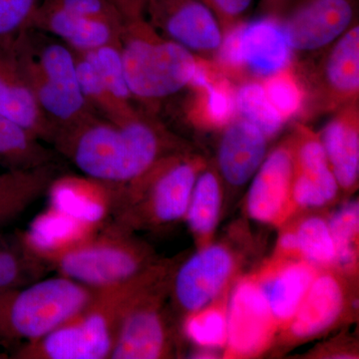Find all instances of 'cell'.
I'll list each match as a JSON object with an SVG mask.
<instances>
[{
  "label": "cell",
  "mask_w": 359,
  "mask_h": 359,
  "mask_svg": "<svg viewBox=\"0 0 359 359\" xmlns=\"http://www.w3.org/2000/svg\"><path fill=\"white\" fill-rule=\"evenodd\" d=\"M90 179L123 186L177 154L176 141L153 114L139 112L121 124L100 116L60 135L53 144Z\"/></svg>",
  "instance_id": "1"
},
{
  "label": "cell",
  "mask_w": 359,
  "mask_h": 359,
  "mask_svg": "<svg viewBox=\"0 0 359 359\" xmlns=\"http://www.w3.org/2000/svg\"><path fill=\"white\" fill-rule=\"evenodd\" d=\"M117 4L127 83L134 101L155 110L165 99L192 86L202 59L156 29L146 16L144 0H117Z\"/></svg>",
  "instance_id": "2"
},
{
  "label": "cell",
  "mask_w": 359,
  "mask_h": 359,
  "mask_svg": "<svg viewBox=\"0 0 359 359\" xmlns=\"http://www.w3.org/2000/svg\"><path fill=\"white\" fill-rule=\"evenodd\" d=\"M166 275L152 266L127 282L95 290L91 301L71 320L41 339L21 344L16 359H108L125 314L142 294Z\"/></svg>",
  "instance_id": "3"
},
{
  "label": "cell",
  "mask_w": 359,
  "mask_h": 359,
  "mask_svg": "<svg viewBox=\"0 0 359 359\" xmlns=\"http://www.w3.org/2000/svg\"><path fill=\"white\" fill-rule=\"evenodd\" d=\"M15 54L42 112L55 129V141L99 116L82 94L76 57L67 45L32 29Z\"/></svg>",
  "instance_id": "4"
},
{
  "label": "cell",
  "mask_w": 359,
  "mask_h": 359,
  "mask_svg": "<svg viewBox=\"0 0 359 359\" xmlns=\"http://www.w3.org/2000/svg\"><path fill=\"white\" fill-rule=\"evenodd\" d=\"M95 290L65 276L44 278L0 294V342L25 344L65 325L86 306Z\"/></svg>",
  "instance_id": "5"
},
{
  "label": "cell",
  "mask_w": 359,
  "mask_h": 359,
  "mask_svg": "<svg viewBox=\"0 0 359 359\" xmlns=\"http://www.w3.org/2000/svg\"><path fill=\"white\" fill-rule=\"evenodd\" d=\"M48 269L93 290L127 282L153 266L151 252L113 224L77 244L41 257Z\"/></svg>",
  "instance_id": "6"
},
{
  "label": "cell",
  "mask_w": 359,
  "mask_h": 359,
  "mask_svg": "<svg viewBox=\"0 0 359 359\" xmlns=\"http://www.w3.org/2000/svg\"><path fill=\"white\" fill-rule=\"evenodd\" d=\"M358 4V0H289L275 16L292 51H318L355 25Z\"/></svg>",
  "instance_id": "7"
},
{
  "label": "cell",
  "mask_w": 359,
  "mask_h": 359,
  "mask_svg": "<svg viewBox=\"0 0 359 359\" xmlns=\"http://www.w3.org/2000/svg\"><path fill=\"white\" fill-rule=\"evenodd\" d=\"M149 21L164 36L193 53H218L224 32L202 0H144Z\"/></svg>",
  "instance_id": "8"
},
{
  "label": "cell",
  "mask_w": 359,
  "mask_h": 359,
  "mask_svg": "<svg viewBox=\"0 0 359 359\" xmlns=\"http://www.w3.org/2000/svg\"><path fill=\"white\" fill-rule=\"evenodd\" d=\"M142 294L123 318L111 359H157L169 355L170 334L161 311L160 285Z\"/></svg>",
  "instance_id": "9"
},
{
  "label": "cell",
  "mask_w": 359,
  "mask_h": 359,
  "mask_svg": "<svg viewBox=\"0 0 359 359\" xmlns=\"http://www.w3.org/2000/svg\"><path fill=\"white\" fill-rule=\"evenodd\" d=\"M311 77V101L320 110H334L358 100L359 26H351L332 44Z\"/></svg>",
  "instance_id": "10"
},
{
  "label": "cell",
  "mask_w": 359,
  "mask_h": 359,
  "mask_svg": "<svg viewBox=\"0 0 359 359\" xmlns=\"http://www.w3.org/2000/svg\"><path fill=\"white\" fill-rule=\"evenodd\" d=\"M226 316V346L233 355H255L268 346L276 321L259 283H238L229 299Z\"/></svg>",
  "instance_id": "11"
},
{
  "label": "cell",
  "mask_w": 359,
  "mask_h": 359,
  "mask_svg": "<svg viewBox=\"0 0 359 359\" xmlns=\"http://www.w3.org/2000/svg\"><path fill=\"white\" fill-rule=\"evenodd\" d=\"M233 269V256L223 245H210L199 250L175 275L177 304L190 313L209 306L224 289Z\"/></svg>",
  "instance_id": "12"
},
{
  "label": "cell",
  "mask_w": 359,
  "mask_h": 359,
  "mask_svg": "<svg viewBox=\"0 0 359 359\" xmlns=\"http://www.w3.org/2000/svg\"><path fill=\"white\" fill-rule=\"evenodd\" d=\"M294 172L292 146L283 144L264 158L248 194L250 218L266 224H276L283 218L292 201Z\"/></svg>",
  "instance_id": "13"
},
{
  "label": "cell",
  "mask_w": 359,
  "mask_h": 359,
  "mask_svg": "<svg viewBox=\"0 0 359 359\" xmlns=\"http://www.w3.org/2000/svg\"><path fill=\"white\" fill-rule=\"evenodd\" d=\"M241 72L266 79L292 65L285 33L276 16H266L236 25Z\"/></svg>",
  "instance_id": "14"
},
{
  "label": "cell",
  "mask_w": 359,
  "mask_h": 359,
  "mask_svg": "<svg viewBox=\"0 0 359 359\" xmlns=\"http://www.w3.org/2000/svg\"><path fill=\"white\" fill-rule=\"evenodd\" d=\"M299 130V139L294 147L292 200L299 207H323L337 197L339 185L320 137L309 129Z\"/></svg>",
  "instance_id": "15"
},
{
  "label": "cell",
  "mask_w": 359,
  "mask_h": 359,
  "mask_svg": "<svg viewBox=\"0 0 359 359\" xmlns=\"http://www.w3.org/2000/svg\"><path fill=\"white\" fill-rule=\"evenodd\" d=\"M32 29L56 37L75 52H88L119 42L120 26L67 13L47 0L40 2Z\"/></svg>",
  "instance_id": "16"
},
{
  "label": "cell",
  "mask_w": 359,
  "mask_h": 359,
  "mask_svg": "<svg viewBox=\"0 0 359 359\" xmlns=\"http://www.w3.org/2000/svg\"><path fill=\"white\" fill-rule=\"evenodd\" d=\"M0 113L53 145L55 129L42 112L15 53L0 52Z\"/></svg>",
  "instance_id": "17"
},
{
  "label": "cell",
  "mask_w": 359,
  "mask_h": 359,
  "mask_svg": "<svg viewBox=\"0 0 359 359\" xmlns=\"http://www.w3.org/2000/svg\"><path fill=\"white\" fill-rule=\"evenodd\" d=\"M268 137L252 123L236 115L219 141L218 165L231 186L245 185L266 158Z\"/></svg>",
  "instance_id": "18"
},
{
  "label": "cell",
  "mask_w": 359,
  "mask_h": 359,
  "mask_svg": "<svg viewBox=\"0 0 359 359\" xmlns=\"http://www.w3.org/2000/svg\"><path fill=\"white\" fill-rule=\"evenodd\" d=\"M320 139L340 188H353L359 174L358 100L344 105L323 130Z\"/></svg>",
  "instance_id": "19"
},
{
  "label": "cell",
  "mask_w": 359,
  "mask_h": 359,
  "mask_svg": "<svg viewBox=\"0 0 359 359\" xmlns=\"http://www.w3.org/2000/svg\"><path fill=\"white\" fill-rule=\"evenodd\" d=\"M344 306V294L339 280L332 275L316 276L290 320V332L306 339L330 327L339 318Z\"/></svg>",
  "instance_id": "20"
},
{
  "label": "cell",
  "mask_w": 359,
  "mask_h": 359,
  "mask_svg": "<svg viewBox=\"0 0 359 359\" xmlns=\"http://www.w3.org/2000/svg\"><path fill=\"white\" fill-rule=\"evenodd\" d=\"M60 176L56 163L32 170L0 174V228L11 224L48 193Z\"/></svg>",
  "instance_id": "21"
},
{
  "label": "cell",
  "mask_w": 359,
  "mask_h": 359,
  "mask_svg": "<svg viewBox=\"0 0 359 359\" xmlns=\"http://www.w3.org/2000/svg\"><path fill=\"white\" fill-rule=\"evenodd\" d=\"M316 276L313 264L292 262L276 269L259 283L276 323L292 320Z\"/></svg>",
  "instance_id": "22"
},
{
  "label": "cell",
  "mask_w": 359,
  "mask_h": 359,
  "mask_svg": "<svg viewBox=\"0 0 359 359\" xmlns=\"http://www.w3.org/2000/svg\"><path fill=\"white\" fill-rule=\"evenodd\" d=\"M57 154L29 130L0 113V165L11 171L32 170L54 164Z\"/></svg>",
  "instance_id": "23"
},
{
  "label": "cell",
  "mask_w": 359,
  "mask_h": 359,
  "mask_svg": "<svg viewBox=\"0 0 359 359\" xmlns=\"http://www.w3.org/2000/svg\"><path fill=\"white\" fill-rule=\"evenodd\" d=\"M78 81L82 94L97 114L108 121L121 124L138 114L135 107H126L118 102L106 86L93 63L80 52H75Z\"/></svg>",
  "instance_id": "24"
},
{
  "label": "cell",
  "mask_w": 359,
  "mask_h": 359,
  "mask_svg": "<svg viewBox=\"0 0 359 359\" xmlns=\"http://www.w3.org/2000/svg\"><path fill=\"white\" fill-rule=\"evenodd\" d=\"M221 204V186L217 175L212 171L201 174L196 180L185 216L194 233L200 237L211 235L218 224Z\"/></svg>",
  "instance_id": "25"
},
{
  "label": "cell",
  "mask_w": 359,
  "mask_h": 359,
  "mask_svg": "<svg viewBox=\"0 0 359 359\" xmlns=\"http://www.w3.org/2000/svg\"><path fill=\"white\" fill-rule=\"evenodd\" d=\"M236 113L261 130L268 138L278 133L285 119L266 96L263 82H245L235 92Z\"/></svg>",
  "instance_id": "26"
},
{
  "label": "cell",
  "mask_w": 359,
  "mask_h": 359,
  "mask_svg": "<svg viewBox=\"0 0 359 359\" xmlns=\"http://www.w3.org/2000/svg\"><path fill=\"white\" fill-rule=\"evenodd\" d=\"M41 0H0V52L16 53L32 30Z\"/></svg>",
  "instance_id": "27"
},
{
  "label": "cell",
  "mask_w": 359,
  "mask_h": 359,
  "mask_svg": "<svg viewBox=\"0 0 359 359\" xmlns=\"http://www.w3.org/2000/svg\"><path fill=\"white\" fill-rule=\"evenodd\" d=\"M93 63L116 100L126 107H134V98L130 91L119 42L103 45L88 52H80Z\"/></svg>",
  "instance_id": "28"
},
{
  "label": "cell",
  "mask_w": 359,
  "mask_h": 359,
  "mask_svg": "<svg viewBox=\"0 0 359 359\" xmlns=\"http://www.w3.org/2000/svg\"><path fill=\"white\" fill-rule=\"evenodd\" d=\"M295 233L299 240V252L308 263L318 266L335 263L334 243L325 219L320 217L306 219Z\"/></svg>",
  "instance_id": "29"
},
{
  "label": "cell",
  "mask_w": 359,
  "mask_h": 359,
  "mask_svg": "<svg viewBox=\"0 0 359 359\" xmlns=\"http://www.w3.org/2000/svg\"><path fill=\"white\" fill-rule=\"evenodd\" d=\"M263 85L269 100L285 122L304 107V85L290 66L264 79Z\"/></svg>",
  "instance_id": "30"
},
{
  "label": "cell",
  "mask_w": 359,
  "mask_h": 359,
  "mask_svg": "<svg viewBox=\"0 0 359 359\" xmlns=\"http://www.w3.org/2000/svg\"><path fill=\"white\" fill-rule=\"evenodd\" d=\"M185 332L189 339L205 349L226 346V311L219 308H204L194 311L186 320Z\"/></svg>",
  "instance_id": "31"
},
{
  "label": "cell",
  "mask_w": 359,
  "mask_h": 359,
  "mask_svg": "<svg viewBox=\"0 0 359 359\" xmlns=\"http://www.w3.org/2000/svg\"><path fill=\"white\" fill-rule=\"evenodd\" d=\"M334 240L337 259L335 263L349 266L355 259V240L358 235L359 208L358 202H351L340 208L328 222Z\"/></svg>",
  "instance_id": "32"
},
{
  "label": "cell",
  "mask_w": 359,
  "mask_h": 359,
  "mask_svg": "<svg viewBox=\"0 0 359 359\" xmlns=\"http://www.w3.org/2000/svg\"><path fill=\"white\" fill-rule=\"evenodd\" d=\"M67 13L93 18V20L109 21L120 26L121 13L117 0H47Z\"/></svg>",
  "instance_id": "33"
},
{
  "label": "cell",
  "mask_w": 359,
  "mask_h": 359,
  "mask_svg": "<svg viewBox=\"0 0 359 359\" xmlns=\"http://www.w3.org/2000/svg\"><path fill=\"white\" fill-rule=\"evenodd\" d=\"M218 18L223 32L242 22L241 18L252 6V0H202Z\"/></svg>",
  "instance_id": "34"
},
{
  "label": "cell",
  "mask_w": 359,
  "mask_h": 359,
  "mask_svg": "<svg viewBox=\"0 0 359 359\" xmlns=\"http://www.w3.org/2000/svg\"><path fill=\"white\" fill-rule=\"evenodd\" d=\"M278 245H280V250L283 252H287V254L299 252V240H297V233L295 231H287V233H283L280 238Z\"/></svg>",
  "instance_id": "35"
},
{
  "label": "cell",
  "mask_w": 359,
  "mask_h": 359,
  "mask_svg": "<svg viewBox=\"0 0 359 359\" xmlns=\"http://www.w3.org/2000/svg\"><path fill=\"white\" fill-rule=\"evenodd\" d=\"M9 358H11V356H9L8 354L1 353V351H0V359H6Z\"/></svg>",
  "instance_id": "36"
},
{
  "label": "cell",
  "mask_w": 359,
  "mask_h": 359,
  "mask_svg": "<svg viewBox=\"0 0 359 359\" xmlns=\"http://www.w3.org/2000/svg\"><path fill=\"white\" fill-rule=\"evenodd\" d=\"M266 1L271 2V4H275L276 6V4H280V0H266Z\"/></svg>",
  "instance_id": "37"
},
{
  "label": "cell",
  "mask_w": 359,
  "mask_h": 359,
  "mask_svg": "<svg viewBox=\"0 0 359 359\" xmlns=\"http://www.w3.org/2000/svg\"><path fill=\"white\" fill-rule=\"evenodd\" d=\"M1 292H2V290H0V294H1Z\"/></svg>",
  "instance_id": "38"
}]
</instances>
